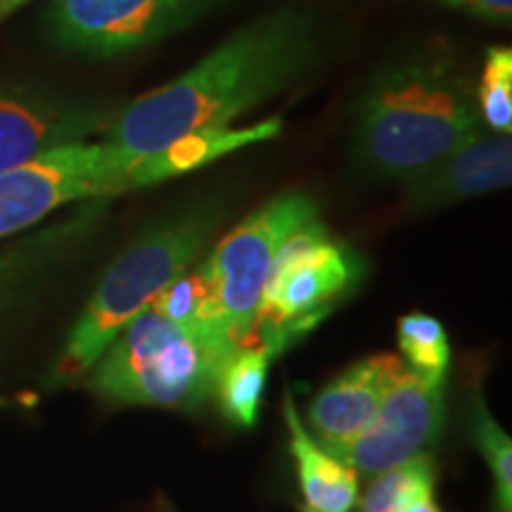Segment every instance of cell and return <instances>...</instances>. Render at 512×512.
Instances as JSON below:
<instances>
[{
  "label": "cell",
  "instance_id": "11",
  "mask_svg": "<svg viewBox=\"0 0 512 512\" xmlns=\"http://www.w3.org/2000/svg\"><path fill=\"white\" fill-rule=\"evenodd\" d=\"M512 181L510 133L479 128L418 176L403 181L406 207L430 214L508 188Z\"/></svg>",
  "mask_w": 512,
  "mask_h": 512
},
{
  "label": "cell",
  "instance_id": "20",
  "mask_svg": "<svg viewBox=\"0 0 512 512\" xmlns=\"http://www.w3.org/2000/svg\"><path fill=\"white\" fill-rule=\"evenodd\" d=\"M472 441L477 451L489 465L494 475V491H496V508L498 512H510L512 508V441L503 427L498 425L494 415L482 399L472 401Z\"/></svg>",
  "mask_w": 512,
  "mask_h": 512
},
{
  "label": "cell",
  "instance_id": "19",
  "mask_svg": "<svg viewBox=\"0 0 512 512\" xmlns=\"http://www.w3.org/2000/svg\"><path fill=\"white\" fill-rule=\"evenodd\" d=\"M475 100L479 117L489 131H512V50L508 46L486 50Z\"/></svg>",
  "mask_w": 512,
  "mask_h": 512
},
{
  "label": "cell",
  "instance_id": "21",
  "mask_svg": "<svg viewBox=\"0 0 512 512\" xmlns=\"http://www.w3.org/2000/svg\"><path fill=\"white\" fill-rule=\"evenodd\" d=\"M41 252H46V247L24 245L0 254V313L8 309Z\"/></svg>",
  "mask_w": 512,
  "mask_h": 512
},
{
  "label": "cell",
  "instance_id": "17",
  "mask_svg": "<svg viewBox=\"0 0 512 512\" xmlns=\"http://www.w3.org/2000/svg\"><path fill=\"white\" fill-rule=\"evenodd\" d=\"M373 477L361 498V512H403L418 496L434 494L437 465L430 453H418Z\"/></svg>",
  "mask_w": 512,
  "mask_h": 512
},
{
  "label": "cell",
  "instance_id": "8",
  "mask_svg": "<svg viewBox=\"0 0 512 512\" xmlns=\"http://www.w3.org/2000/svg\"><path fill=\"white\" fill-rule=\"evenodd\" d=\"M223 0H53L48 15L57 46L114 57L185 31Z\"/></svg>",
  "mask_w": 512,
  "mask_h": 512
},
{
  "label": "cell",
  "instance_id": "15",
  "mask_svg": "<svg viewBox=\"0 0 512 512\" xmlns=\"http://www.w3.org/2000/svg\"><path fill=\"white\" fill-rule=\"evenodd\" d=\"M271 361V351L254 342L235 349L221 363L211 396L228 422L245 427V430L254 427L261 411Z\"/></svg>",
  "mask_w": 512,
  "mask_h": 512
},
{
  "label": "cell",
  "instance_id": "22",
  "mask_svg": "<svg viewBox=\"0 0 512 512\" xmlns=\"http://www.w3.org/2000/svg\"><path fill=\"white\" fill-rule=\"evenodd\" d=\"M427 3L470 15L479 22L496 24V27H508L512 19V0H427Z\"/></svg>",
  "mask_w": 512,
  "mask_h": 512
},
{
  "label": "cell",
  "instance_id": "12",
  "mask_svg": "<svg viewBox=\"0 0 512 512\" xmlns=\"http://www.w3.org/2000/svg\"><path fill=\"white\" fill-rule=\"evenodd\" d=\"M406 368L399 356L375 354L349 366L309 401V434L325 451H337L368 430L384 394Z\"/></svg>",
  "mask_w": 512,
  "mask_h": 512
},
{
  "label": "cell",
  "instance_id": "14",
  "mask_svg": "<svg viewBox=\"0 0 512 512\" xmlns=\"http://www.w3.org/2000/svg\"><path fill=\"white\" fill-rule=\"evenodd\" d=\"M283 415L290 430V451L297 460L306 508L316 512H351L358 498V472L311 437L294 408L290 389H285Z\"/></svg>",
  "mask_w": 512,
  "mask_h": 512
},
{
  "label": "cell",
  "instance_id": "6",
  "mask_svg": "<svg viewBox=\"0 0 512 512\" xmlns=\"http://www.w3.org/2000/svg\"><path fill=\"white\" fill-rule=\"evenodd\" d=\"M318 216V202L304 190L280 192L223 235L200 271L219 304L223 328L235 347L254 344V320L268 273L292 230Z\"/></svg>",
  "mask_w": 512,
  "mask_h": 512
},
{
  "label": "cell",
  "instance_id": "7",
  "mask_svg": "<svg viewBox=\"0 0 512 512\" xmlns=\"http://www.w3.org/2000/svg\"><path fill=\"white\" fill-rule=\"evenodd\" d=\"M136 159L107 140H83L0 171V240L36 226L64 204L131 192Z\"/></svg>",
  "mask_w": 512,
  "mask_h": 512
},
{
  "label": "cell",
  "instance_id": "25",
  "mask_svg": "<svg viewBox=\"0 0 512 512\" xmlns=\"http://www.w3.org/2000/svg\"><path fill=\"white\" fill-rule=\"evenodd\" d=\"M302 512H316V510H311V508H304Z\"/></svg>",
  "mask_w": 512,
  "mask_h": 512
},
{
  "label": "cell",
  "instance_id": "24",
  "mask_svg": "<svg viewBox=\"0 0 512 512\" xmlns=\"http://www.w3.org/2000/svg\"><path fill=\"white\" fill-rule=\"evenodd\" d=\"M27 3H31V0H0V22Z\"/></svg>",
  "mask_w": 512,
  "mask_h": 512
},
{
  "label": "cell",
  "instance_id": "9",
  "mask_svg": "<svg viewBox=\"0 0 512 512\" xmlns=\"http://www.w3.org/2000/svg\"><path fill=\"white\" fill-rule=\"evenodd\" d=\"M444 432V384L427 382L403 368L384 394L380 411L361 437L330 451L358 475H377L427 453Z\"/></svg>",
  "mask_w": 512,
  "mask_h": 512
},
{
  "label": "cell",
  "instance_id": "3",
  "mask_svg": "<svg viewBox=\"0 0 512 512\" xmlns=\"http://www.w3.org/2000/svg\"><path fill=\"white\" fill-rule=\"evenodd\" d=\"M226 207L219 197L200 200L147 228L107 268L76 318L53 370V382L79 380L95 366L114 337L183 275L200 256Z\"/></svg>",
  "mask_w": 512,
  "mask_h": 512
},
{
  "label": "cell",
  "instance_id": "13",
  "mask_svg": "<svg viewBox=\"0 0 512 512\" xmlns=\"http://www.w3.org/2000/svg\"><path fill=\"white\" fill-rule=\"evenodd\" d=\"M280 131H283V121L266 119L245 128L221 126L185 133V136L164 145L162 150L136 159V166L131 171L133 190L150 188V185L171 181L176 176L192 174V171L202 169L216 159L233 155L242 147L278 138Z\"/></svg>",
  "mask_w": 512,
  "mask_h": 512
},
{
  "label": "cell",
  "instance_id": "23",
  "mask_svg": "<svg viewBox=\"0 0 512 512\" xmlns=\"http://www.w3.org/2000/svg\"><path fill=\"white\" fill-rule=\"evenodd\" d=\"M403 512H441V508L434 501V494H422L413 503H408Z\"/></svg>",
  "mask_w": 512,
  "mask_h": 512
},
{
  "label": "cell",
  "instance_id": "16",
  "mask_svg": "<svg viewBox=\"0 0 512 512\" xmlns=\"http://www.w3.org/2000/svg\"><path fill=\"white\" fill-rule=\"evenodd\" d=\"M150 306L162 313L166 320L176 323L178 328H183L195 337L207 339L209 344L226 351V354H233L235 349H240L226 335L219 304H216L214 292H211L200 268L178 275L174 283L166 287Z\"/></svg>",
  "mask_w": 512,
  "mask_h": 512
},
{
  "label": "cell",
  "instance_id": "1",
  "mask_svg": "<svg viewBox=\"0 0 512 512\" xmlns=\"http://www.w3.org/2000/svg\"><path fill=\"white\" fill-rule=\"evenodd\" d=\"M318 55L313 17L294 8L273 10L230 34L174 81L117 110L105 140L143 157L185 133L230 126L304 79Z\"/></svg>",
  "mask_w": 512,
  "mask_h": 512
},
{
  "label": "cell",
  "instance_id": "10",
  "mask_svg": "<svg viewBox=\"0 0 512 512\" xmlns=\"http://www.w3.org/2000/svg\"><path fill=\"white\" fill-rule=\"evenodd\" d=\"M117 110L34 91H0V171L110 128Z\"/></svg>",
  "mask_w": 512,
  "mask_h": 512
},
{
  "label": "cell",
  "instance_id": "4",
  "mask_svg": "<svg viewBox=\"0 0 512 512\" xmlns=\"http://www.w3.org/2000/svg\"><path fill=\"white\" fill-rule=\"evenodd\" d=\"M228 356L147 306L102 351L88 384L119 406L195 411L211 399Z\"/></svg>",
  "mask_w": 512,
  "mask_h": 512
},
{
  "label": "cell",
  "instance_id": "18",
  "mask_svg": "<svg viewBox=\"0 0 512 512\" xmlns=\"http://www.w3.org/2000/svg\"><path fill=\"white\" fill-rule=\"evenodd\" d=\"M401 361L411 373L427 382H446L451 344L441 320L427 313H408L399 320Z\"/></svg>",
  "mask_w": 512,
  "mask_h": 512
},
{
  "label": "cell",
  "instance_id": "2",
  "mask_svg": "<svg viewBox=\"0 0 512 512\" xmlns=\"http://www.w3.org/2000/svg\"><path fill=\"white\" fill-rule=\"evenodd\" d=\"M484 128L456 57L418 50L373 76L354 112V159L377 181H408Z\"/></svg>",
  "mask_w": 512,
  "mask_h": 512
},
{
  "label": "cell",
  "instance_id": "5",
  "mask_svg": "<svg viewBox=\"0 0 512 512\" xmlns=\"http://www.w3.org/2000/svg\"><path fill=\"white\" fill-rule=\"evenodd\" d=\"M361 275L354 249L332 238L318 216L306 221L280 242L256 311L254 342L275 358L316 328Z\"/></svg>",
  "mask_w": 512,
  "mask_h": 512
}]
</instances>
